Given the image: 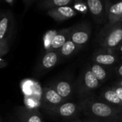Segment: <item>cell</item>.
Listing matches in <instances>:
<instances>
[{"label":"cell","instance_id":"7c38bea8","mask_svg":"<svg viewBox=\"0 0 122 122\" xmlns=\"http://www.w3.org/2000/svg\"><path fill=\"white\" fill-rule=\"evenodd\" d=\"M122 19V0L113 3L111 0H107V22L106 25H112Z\"/></svg>","mask_w":122,"mask_h":122},{"label":"cell","instance_id":"5b68a950","mask_svg":"<svg viewBox=\"0 0 122 122\" xmlns=\"http://www.w3.org/2000/svg\"><path fill=\"white\" fill-rule=\"evenodd\" d=\"M92 18L98 25L107 22V0H85Z\"/></svg>","mask_w":122,"mask_h":122},{"label":"cell","instance_id":"f1b7e54d","mask_svg":"<svg viewBox=\"0 0 122 122\" xmlns=\"http://www.w3.org/2000/svg\"><path fill=\"white\" fill-rule=\"evenodd\" d=\"M121 50H122V46H121Z\"/></svg>","mask_w":122,"mask_h":122},{"label":"cell","instance_id":"ac0fdd59","mask_svg":"<svg viewBox=\"0 0 122 122\" xmlns=\"http://www.w3.org/2000/svg\"><path fill=\"white\" fill-rule=\"evenodd\" d=\"M81 47H82L75 44L71 40H68L58 50L60 58H67L73 55L77 52H78V50H81Z\"/></svg>","mask_w":122,"mask_h":122},{"label":"cell","instance_id":"30bf717a","mask_svg":"<svg viewBox=\"0 0 122 122\" xmlns=\"http://www.w3.org/2000/svg\"><path fill=\"white\" fill-rule=\"evenodd\" d=\"M60 59L61 58L58 50H47L39 63L38 71L42 73L50 71L59 63Z\"/></svg>","mask_w":122,"mask_h":122},{"label":"cell","instance_id":"6da1fadb","mask_svg":"<svg viewBox=\"0 0 122 122\" xmlns=\"http://www.w3.org/2000/svg\"><path fill=\"white\" fill-rule=\"evenodd\" d=\"M81 111L86 114L101 119L114 120L122 117V110L109 105L102 101L83 98L78 104Z\"/></svg>","mask_w":122,"mask_h":122},{"label":"cell","instance_id":"7402d4cb","mask_svg":"<svg viewBox=\"0 0 122 122\" xmlns=\"http://www.w3.org/2000/svg\"><path fill=\"white\" fill-rule=\"evenodd\" d=\"M111 88L115 91V92L116 93V94L118 95V96L119 97V98L122 101V87H120V86H117L113 85Z\"/></svg>","mask_w":122,"mask_h":122},{"label":"cell","instance_id":"2e32d148","mask_svg":"<svg viewBox=\"0 0 122 122\" xmlns=\"http://www.w3.org/2000/svg\"><path fill=\"white\" fill-rule=\"evenodd\" d=\"M101 100L109 105L122 110V101L111 87L105 88L102 91L101 93Z\"/></svg>","mask_w":122,"mask_h":122},{"label":"cell","instance_id":"8992f818","mask_svg":"<svg viewBox=\"0 0 122 122\" xmlns=\"http://www.w3.org/2000/svg\"><path fill=\"white\" fill-rule=\"evenodd\" d=\"M15 27L14 15L11 11L0 13V42H8Z\"/></svg>","mask_w":122,"mask_h":122},{"label":"cell","instance_id":"4fadbf2b","mask_svg":"<svg viewBox=\"0 0 122 122\" xmlns=\"http://www.w3.org/2000/svg\"><path fill=\"white\" fill-rule=\"evenodd\" d=\"M15 112L20 122H43L41 115L37 111L25 106H18Z\"/></svg>","mask_w":122,"mask_h":122},{"label":"cell","instance_id":"e0dca14e","mask_svg":"<svg viewBox=\"0 0 122 122\" xmlns=\"http://www.w3.org/2000/svg\"><path fill=\"white\" fill-rule=\"evenodd\" d=\"M74 0H42L38 7L42 10H50L59 7L69 6L73 5Z\"/></svg>","mask_w":122,"mask_h":122},{"label":"cell","instance_id":"ba28073f","mask_svg":"<svg viewBox=\"0 0 122 122\" xmlns=\"http://www.w3.org/2000/svg\"><path fill=\"white\" fill-rule=\"evenodd\" d=\"M81 111L79 105L73 102H64L60 104L49 113L64 118H71L76 117Z\"/></svg>","mask_w":122,"mask_h":122},{"label":"cell","instance_id":"ffe728a7","mask_svg":"<svg viewBox=\"0 0 122 122\" xmlns=\"http://www.w3.org/2000/svg\"><path fill=\"white\" fill-rule=\"evenodd\" d=\"M73 9L78 12L86 15L88 12V7L86 4L85 2H83V0H74V2L73 3Z\"/></svg>","mask_w":122,"mask_h":122},{"label":"cell","instance_id":"44dd1931","mask_svg":"<svg viewBox=\"0 0 122 122\" xmlns=\"http://www.w3.org/2000/svg\"><path fill=\"white\" fill-rule=\"evenodd\" d=\"M9 50H10L9 43H5L2 45V46H0V58L2 56L5 55L6 54H7V52H9Z\"/></svg>","mask_w":122,"mask_h":122},{"label":"cell","instance_id":"603a6c76","mask_svg":"<svg viewBox=\"0 0 122 122\" xmlns=\"http://www.w3.org/2000/svg\"><path fill=\"white\" fill-rule=\"evenodd\" d=\"M35 1V0H23V3L25 6V8L28 9Z\"/></svg>","mask_w":122,"mask_h":122},{"label":"cell","instance_id":"f546056e","mask_svg":"<svg viewBox=\"0 0 122 122\" xmlns=\"http://www.w3.org/2000/svg\"><path fill=\"white\" fill-rule=\"evenodd\" d=\"M121 22H122V19H121Z\"/></svg>","mask_w":122,"mask_h":122},{"label":"cell","instance_id":"484cf974","mask_svg":"<svg viewBox=\"0 0 122 122\" xmlns=\"http://www.w3.org/2000/svg\"><path fill=\"white\" fill-rule=\"evenodd\" d=\"M86 122H108L105 121H100V120H96V119H89L86 121Z\"/></svg>","mask_w":122,"mask_h":122},{"label":"cell","instance_id":"277c9868","mask_svg":"<svg viewBox=\"0 0 122 122\" xmlns=\"http://www.w3.org/2000/svg\"><path fill=\"white\" fill-rule=\"evenodd\" d=\"M91 35V26L88 22H82L71 27L69 39L81 47H83L88 42Z\"/></svg>","mask_w":122,"mask_h":122},{"label":"cell","instance_id":"d6986e66","mask_svg":"<svg viewBox=\"0 0 122 122\" xmlns=\"http://www.w3.org/2000/svg\"><path fill=\"white\" fill-rule=\"evenodd\" d=\"M89 68L100 83L105 82V81L108 77V73L103 66L93 63L89 66Z\"/></svg>","mask_w":122,"mask_h":122},{"label":"cell","instance_id":"4316f807","mask_svg":"<svg viewBox=\"0 0 122 122\" xmlns=\"http://www.w3.org/2000/svg\"><path fill=\"white\" fill-rule=\"evenodd\" d=\"M115 86H120V87H122V79L117 81L116 83H115Z\"/></svg>","mask_w":122,"mask_h":122},{"label":"cell","instance_id":"3957f363","mask_svg":"<svg viewBox=\"0 0 122 122\" xmlns=\"http://www.w3.org/2000/svg\"><path fill=\"white\" fill-rule=\"evenodd\" d=\"M101 83L94 76L89 67L85 69L76 83V92L80 97L86 98L100 86Z\"/></svg>","mask_w":122,"mask_h":122},{"label":"cell","instance_id":"5bb4252c","mask_svg":"<svg viewBox=\"0 0 122 122\" xmlns=\"http://www.w3.org/2000/svg\"><path fill=\"white\" fill-rule=\"evenodd\" d=\"M56 93L63 99L67 101L73 93V85L71 81L68 80H59L54 82L51 86Z\"/></svg>","mask_w":122,"mask_h":122},{"label":"cell","instance_id":"83f0119b","mask_svg":"<svg viewBox=\"0 0 122 122\" xmlns=\"http://www.w3.org/2000/svg\"><path fill=\"white\" fill-rule=\"evenodd\" d=\"M5 43H8V42H0V46H2V45H4Z\"/></svg>","mask_w":122,"mask_h":122},{"label":"cell","instance_id":"cb8c5ba5","mask_svg":"<svg viewBox=\"0 0 122 122\" xmlns=\"http://www.w3.org/2000/svg\"><path fill=\"white\" fill-rule=\"evenodd\" d=\"M116 74H117L118 76L122 78V64L120 65V66H118L116 68Z\"/></svg>","mask_w":122,"mask_h":122},{"label":"cell","instance_id":"9a60e30c","mask_svg":"<svg viewBox=\"0 0 122 122\" xmlns=\"http://www.w3.org/2000/svg\"><path fill=\"white\" fill-rule=\"evenodd\" d=\"M71 27L62 29L57 32V33L53 37L51 43L50 47L48 50H59L69 39L70 37Z\"/></svg>","mask_w":122,"mask_h":122},{"label":"cell","instance_id":"d4e9b609","mask_svg":"<svg viewBox=\"0 0 122 122\" xmlns=\"http://www.w3.org/2000/svg\"><path fill=\"white\" fill-rule=\"evenodd\" d=\"M4 1H5L7 4H8V5L12 6V5H15V3L16 2L17 0H4Z\"/></svg>","mask_w":122,"mask_h":122},{"label":"cell","instance_id":"8fae6325","mask_svg":"<svg viewBox=\"0 0 122 122\" xmlns=\"http://www.w3.org/2000/svg\"><path fill=\"white\" fill-rule=\"evenodd\" d=\"M77 12L71 6L59 7L47 11V15L57 22H63L77 15Z\"/></svg>","mask_w":122,"mask_h":122},{"label":"cell","instance_id":"9c48e42d","mask_svg":"<svg viewBox=\"0 0 122 122\" xmlns=\"http://www.w3.org/2000/svg\"><path fill=\"white\" fill-rule=\"evenodd\" d=\"M118 60L114 50H106L102 47L96 50L93 55V60L95 63L103 66H110L114 65Z\"/></svg>","mask_w":122,"mask_h":122},{"label":"cell","instance_id":"52a82bcc","mask_svg":"<svg viewBox=\"0 0 122 122\" xmlns=\"http://www.w3.org/2000/svg\"><path fill=\"white\" fill-rule=\"evenodd\" d=\"M60 96L58 95L56 91L51 87H45L42 91V106L47 113H50L52 110L66 102Z\"/></svg>","mask_w":122,"mask_h":122},{"label":"cell","instance_id":"7a4b0ae2","mask_svg":"<svg viewBox=\"0 0 122 122\" xmlns=\"http://www.w3.org/2000/svg\"><path fill=\"white\" fill-rule=\"evenodd\" d=\"M97 41L102 48L114 50L122 44V22L105 25L98 35Z\"/></svg>","mask_w":122,"mask_h":122}]
</instances>
